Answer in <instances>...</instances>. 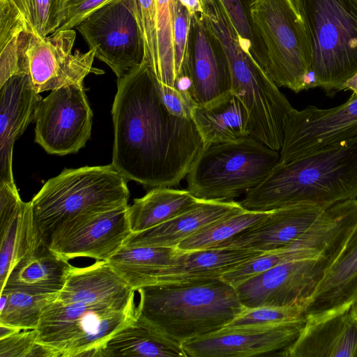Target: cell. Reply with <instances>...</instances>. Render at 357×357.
<instances>
[{"label":"cell","mask_w":357,"mask_h":357,"mask_svg":"<svg viewBox=\"0 0 357 357\" xmlns=\"http://www.w3.org/2000/svg\"><path fill=\"white\" fill-rule=\"evenodd\" d=\"M112 114V165L126 179L153 188L176 186L186 177L202 139L192 119L167 109L145 63L118 78Z\"/></svg>","instance_id":"cell-1"},{"label":"cell","mask_w":357,"mask_h":357,"mask_svg":"<svg viewBox=\"0 0 357 357\" xmlns=\"http://www.w3.org/2000/svg\"><path fill=\"white\" fill-rule=\"evenodd\" d=\"M357 199V142L278 163L245 193L241 206L271 211L299 204L325 208Z\"/></svg>","instance_id":"cell-2"},{"label":"cell","mask_w":357,"mask_h":357,"mask_svg":"<svg viewBox=\"0 0 357 357\" xmlns=\"http://www.w3.org/2000/svg\"><path fill=\"white\" fill-rule=\"evenodd\" d=\"M137 291L136 314L181 344L224 328L245 308L236 289L221 279L155 284Z\"/></svg>","instance_id":"cell-3"},{"label":"cell","mask_w":357,"mask_h":357,"mask_svg":"<svg viewBox=\"0 0 357 357\" xmlns=\"http://www.w3.org/2000/svg\"><path fill=\"white\" fill-rule=\"evenodd\" d=\"M126 181L112 164L66 169L49 179L31 201L41 242L68 220L128 205Z\"/></svg>","instance_id":"cell-4"},{"label":"cell","mask_w":357,"mask_h":357,"mask_svg":"<svg viewBox=\"0 0 357 357\" xmlns=\"http://www.w3.org/2000/svg\"><path fill=\"white\" fill-rule=\"evenodd\" d=\"M311 49L315 87L333 96L357 72V0H294Z\"/></svg>","instance_id":"cell-5"},{"label":"cell","mask_w":357,"mask_h":357,"mask_svg":"<svg viewBox=\"0 0 357 357\" xmlns=\"http://www.w3.org/2000/svg\"><path fill=\"white\" fill-rule=\"evenodd\" d=\"M280 152L248 135L202 147L186 176L199 199L229 202L261 183L279 163Z\"/></svg>","instance_id":"cell-6"},{"label":"cell","mask_w":357,"mask_h":357,"mask_svg":"<svg viewBox=\"0 0 357 357\" xmlns=\"http://www.w3.org/2000/svg\"><path fill=\"white\" fill-rule=\"evenodd\" d=\"M135 304L126 308L53 301L44 310L36 342L57 357H100V351L136 317Z\"/></svg>","instance_id":"cell-7"},{"label":"cell","mask_w":357,"mask_h":357,"mask_svg":"<svg viewBox=\"0 0 357 357\" xmlns=\"http://www.w3.org/2000/svg\"><path fill=\"white\" fill-rule=\"evenodd\" d=\"M251 13L265 46L266 74L278 87L308 89L311 49L294 0H256Z\"/></svg>","instance_id":"cell-8"},{"label":"cell","mask_w":357,"mask_h":357,"mask_svg":"<svg viewBox=\"0 0 357 357\" xmlns=\"http://www.w3.org/2000/svg\"><path fill=\"white\" fill-rule=\"evenodd\" d=\"M76 38L73 29L40 36L31 26L20 40V73L29 75L36 93L82 85L91 72L95 52L73 48Z\"/></svg>","instance_id":"cell-9"},{"label":"cell","mask_w":357,"mask_h":357,"mask_svg":"<svg viewBox=\"0 0 357 357\" xmlns=\"http://www.w3.org/2000/svg\"><path fill=\"white\" fill-rule=\"evenodd\" d=\"M357 142V98L329 109L292 108L284 122L280 164Z\"/></svg>","instance_id":"cell-10"},{"label":"cell","mask_w":357,"mask_h":357,"mask_svg":"<svg viewBox=\"0 0 357 357\" xmlns=\"http://www.w3.org/2000/svg\"><path fill=\"white\" fill-rule=\"evenodd\" d=\"M95 57L118 78L144 62V44L132 0H113L99 8L76 27Z\"/></svg>","instance_id":"cell-11"},{"label":"cell","mask_w":357,"mask_h":357,"mask_svg":"<svg viewBox=\"0 0 357 357\" xmlns=\"http://www.w3.org/2000/svg\"><path fill=\"white\" fill-rule=\"evenodd\" d=\"M92 117L83 84L51 91L38 108L35 142L50 154L77 153L91 137Z\"/></svg>","instance_id":"cell-12"},{"label":"cell","mask_w":357,"mask_h":357,"mask_svg":"<svg viewBox=\"0 0 357 357\" xmlns=\"http://www.w3.org/2000/svg\"><path fill=\"white\" fill-rule=\"evenodd\" d=\"M131 233L128 204L68 220L53 230L46 245L68 261L81 257L108 260Z\"/></svg>","instance_id":"cell-13"},{"label":"cell","mask_w":357,"mask_h":357,"mask_svg":"<svg viewBox=\"0 0 357 357\" xmlns=\"http://www.w3.org/2000/svg\"><path fill=\"white\" fill-rule=\"evenodd\" d=\"M338 249L286 262L250 278L235 288L241 303L247 308L305 305Z\"/></svg>","instance_id":"cell-14"},{"label":"cell","mask_w":357,"mask_h":357,"mask_svg":"<svg viewBox=\"0 0 357 357\" xmlns=\"http://www.w3.org/2000/svg\"><path fill=\"white\" fill-rule=\"evenodd\" d=\"M306 320L224 327L182 344L188 357H282L298 337Z\"/></svg>","instance_id":"cell-15"},{"label":"cell","mask_w":357,"mask_h":357,"mask_svg":"<svg viewBox=\"0 0 357 357\" xmlns=\"http://www.w3.org/2000/svg\"><path fill=\"white\" fill-rule=\"evenodd\" d=\"M190 91L198 105L231 92V75L223 47L201 13L192 15L188 44Z\"/></svg>","instance_id":"cell-16"},{"label":"cell","mask_w":357,"mask_h":357,"mask_svg":"<svg viewBox=\"0 0 357 357\" xmlns=\"http://www.w3.org/2000/svg\"><path fill=\"white\" fill-rule=\"evenodd\" d=\"M357 294V220L305 303L306 321L347 312Z\"/></svg>","instance_id":"cell-17"},{"label":"cell","mask_w":357,"mask_h":357,"mask_svg":"<svg viewBox=\"0 0 357 357\" xmlns=\"http://www.w3.org/2000/svg\"><path fill=\"white\" fill-rule=\"evenodd\" d=\"M0 183L13 185L14 143L35 120L42 98L24 73L10 77L0 86Z\"/></svg>","instance_id":"cell-18"},{"label":"cell","mask_w":357,"mask_h":357,"mask_svg":"<svg viewBox=\"0 0 357 357\" xmlns=\"http://www.w3.org/2000/svg\"><path fill=\"white\" fill-rule=\"evenodd\" d=\"M0 284L20 259L43 243L35 224L31 202H24L15 185L0 183Z\"/></svg>","instance_id":"cell-19"},{"label":"cell","mask_w":357,"mask_h":357,"mask_svg":"<svg viewBox=\"0 0 357 357\" xmlns=\"http://www.w3.org/2000/svg\"><path fill=\"white\" fill-rule=\"evenodd\" d=\"M135 292L107 260H97L86 267L72 266L56 300L126 308L135 304Z\"/></svg>","instance_id":"cell-20"},{"label":"cell","mask_w":357,"mask_h":357,"mask_svg":"<svg viewBox=\"0 0 357 357\" xmlns=\"http://www.w3.org/2000/svg\"><path fill=\"white\" fill-rule=\"evenodd\" d=\"M282 357H357V321L347 311L306 321Z\"/></svg>","instance_id":"cell-21"},{"label":"cell","mask_w":357,"mask_h":357,"mask_svg":"<svg viewBox=\"0 0 357 357\" xmlns=\"http://www.w3.org/2000/svg\"><path fill=\"white\" fill-rule=\"evenodd\" d=\"M242 208L240 202L234 201L199 199L187 210L163 223L131 233L124 245L177 248L198 230Z\"/></svg>","instance_id":"cell-22"},{"label":"cell","mask_w":357,"mask_h":357,"mask_svg":"<svg viewBox=\"0 0 357 357\" xmlns=\"http://www.w3.org/2000/svg\"><path fill=\"white\" fill-rule=\"evenodd\" d=\"M261 253L233 248L182 251L173 265L158 273L153 284L220 279L227 272Z\"/></svg>","instance_id":"cell-23"},{"label":"cell","mask_w":357,"mask_h":357,"mask_svg":"<svg viewBox=\"0 0 357 357\" xmlns=\"http://www.w3.org/2000/svg\"><path fill=\"white\" fill-rule=\"evenodd\" d=\"M72 266L68 260L43 243L14 265L1 290L57 295Z\"/></svg>","instance_id":"cell-24"},{"label":"cell","mask_w":357,"mask_h":357,"mask_svg":"<svg viewBox=\"0 0 357 357\" xmlns=\"http://www.w3.org/2000/svg\"><path fill=\"white\" fill-rule=\"evenodd\" d=\"M188 357L182 344L136 314L100 351V357Z\"/></svg>","instance_id":"cell-25"},{"label":"cell","mask_w":357,"mask_h":357,"mask_svg":"<svg viewBox=\"0 0 357 357\" xmlns=\"http://www.w3.org/2000/svg\"><path fill=\"white\" fill-rule=\"evenodd\" d=\"M192 120L202 139V147L249 135L247 111L231 92L209 104H197Z\"/></svg>","instance_id":"cell-26"},{"label":"cell","mask_w":357,"mask_h":357,"mask_svg":"<svg viewBox=\"0 0 357 357\" xmlns=\"http://www.w3.org/2000/svg\"><path fill=\"white\" fill-rule=\"evenodd\" d=\"M181 252L177 248L123 245L107 261L137 291L153 284L158 273L173 265Z\"/></svg>","instance_id":"cell-27"},{"label":"cell","mask_w":357,"mask_h":357,"mask_svg":"<svg viewBox=\"0 0 357 357\" xmlns=\"http://www.w3.org/2000/svg\"><path fill=\"white\" fill-rule=\"evenodd\" d=\"M198 200L187 189L151 188L144 197L135 199L132 204L128 206L132 233L163 223L181 214Z\"/></svg>","instance_id":"cell-28"},{"label":"cell","mask_w":357,"mask_h":357,"mask_svg":"<svg viewBox=\"0 0 357 357\" xmlns=\"http://www.w3.org/2000/svg\"><path fill=\"white\" fill-rule=\"evenodd\" d=\"M341 244L298 242L289 248L264 252L227 272L221 280L236 288L245 281L282 264L305 259L317 258Z\"/></svg>","instance_id":"cell-29"},{"label":"cell","mask_w":357,"mask_h":357,"mask_svg":"<svg viewBox=\"0 0 357 357\" xmlns=\"http://www.w3.org/2000/svg\"><path fill=\"white\" fill-rule=\"evenodd\" d=\"M270 211L243 208L233 211L198 230L178 244L183 252L214 248L264 218Z\"/></svg>","instance_id":"cell-30"},{"label":"cell","mask_w":357,"mask_h":357,"mask_svg":"<svg viewBox=\"0 0 357 357\" xmlns=\"http://www.w3.org/2000/svg\"><path fill=\"white\" fill-rule=\"evenodd\" d=\"M29 26L15 0H0V86L20 73V40Z\"/></svg>","instance_id":"cell-31"},{"label":"cell","mask_w":357,"mask_h":357,"mask_svg":"<svg viewBox=\"0 0 357 357\" xmlns=\"http://www.w3.org/2000/svg\"><path fill=\"white\" fill-rule=\"evenodd\" d=\"M56 296L1 290L0 325L20 331L36 329L44 310Z\"/></svg>","instance_id":"cell-32"},{"label":"cell","mask_w":357,"mask_h":357,"mask_svg":"<svg viewBox=\"0 0 357 357\" xmlns=\"http://www.w3.org/2000/svg\"><path fill=\"white\" fill-rule=\"evenodd\" d=\"M155 5L158 62L155 70L151 73L159 87L183 90L179 84L176 74L170 0H155Z\"/></svg>","instance_id":"cell-33"},{"label":"cell","mask_w":357,"mask_h":357,"mask_svg":"<svg viewBox=\"0 0 357 357\" xmlns=\"http://www.w3.org/2000/svg\"><path fill=\"white\" fill-rule=\"evenodd\" d=\"M237 31L241 43L265 71V46L254 24L251 6L256 0H220Z\"/></svg>","instance_id":"cell-34"},{"label":"cell","mask_w":357,"mask_h":357,"mask_svg":"<svg viewBox=\"0 0 357 357\" xmlns=\"http://www.w3.org/2000/svg\"><path fill=\"white\" fill-rule=\"evenodd\" d=\"M306 320L304 304L280 307H245L225 327L278 324Z\"/></svg>","instance_id":"cell-35"},{"label":"cell","mask_w":357,"mask_h":357,"mask_svg":"<svg viewBox=\"0 0 357 357\" xmlns=\"http://www.w3.org/2000/svg\"><path fill=\"white\" fill-rule=\"evenodd\" d=\"M31 26L41 36L56 32L68 15L67 0H29Z\"/></svg>","instance_id":"cell-36"},{"label":"cell","mask_w":357,"mask_h":357,"mask_svg":"<svg viewBox=\"0 0 357 357\" xmlns=\"http://www.w3.org/2000/svg\"><path fill=\"white\" fill-rule=\"evenodd\" d=\"M36 329L22 330L0 339V357H33L36 342Z\"/></svg>","instance_id":"cell-37"},{"label":"cell","mask_w":357,"mask_h":357,"mask_svg":"<svg viewBox=\"0 0 357 357\" xmlns=\"http://www.w3.org/2000/svg\"><path fill=\"white\" fill-rule=\"evenodd\" d=\"M156 86L162 101L170 113L181 118L192 119L197 104L189 91L159 87L157 83Z\"/></svg>","instance_id":"cell-38"},{"label":"cell","mask_w":357,"mask_h":357,"mask_svg":"<svg viewBox=\"0 0 357 357\" xmlns=\"http://www.w3.org/2000/svg\"><path fill=\"white\" fill-rule=\"evenodd\" d=\"M112 1L67 0V18L56 32L75 28L91 13Z\"/></svg>","instance_id":"cell-39"},{"label":"cell","mask_w":357,"mask_h":357,"mask_svg":"<svg viewBox=\"0 0 357 357\" xmlns=\"http://www.w3.org/2000/svg\"><path fill=\"white\" fill-rule=\"evenodd\" d=\"M192 15L199 14L202 11L200 0H179Z\"/></svg>","instance_id":"cell-40"},{"label":"cell","mask_w":357,"mask_h":357,"mask_svg":"<svg viewBox=\"0 0 357 357\" xmlns=\"http://www.w3.org/2000/svg\"><path fill=\"white\" fill-rule=\"evenodd\" d=\"M343 90L351 91L352 92L351 96L357 98V72L346 81Z\"/></svg>","instance_id":"cell-41"},{"label":"cell","mask_w":357,"mask_h":357,"mask_svg":"<svg viewBox=\"0 0 357 357\" xmlns=\"http://www.w3.org/2000/svg\"><path fill=\"white\" fill-rule=\"evenodd\" d=\"M21 10L26 16L31 26V6L29 0H15Z\"/></svg>","instance_id":"cell-42"},{"label":"cell","mask_w":357,"mask_h":357,"mask_svg":"<svg viewBox=\"0 0 357 357\" xmlns=\"http://www.w3.org/2000/svg\"><path fill=\"white\" fill-rule=\"evenodd\" d=\"M20 331V330L10 326L0 325V339L9 336Z\"/></svg>","instance_id":"cell-43"},{"label":"cell","mask_w":357,"mask_h":357,"mask_svg":"<svg viewBox=\"0 0 357 357\" xmlns=\"http://www.w3.org/2000/svg\"><path fill=\"white\" fill-rule=\"evenodd\" d=\"M348 312L351 317L357 321V299L352 303Z\"/></svg>","instance_id":"cell-44"}]
</instances>
